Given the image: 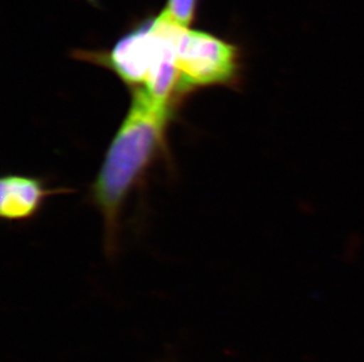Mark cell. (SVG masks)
<instances>
[{
    "mask_svg": "<svg viewBox=\"0 0 364 362\" xmlns=\"http://www.w3.org/2000/svg\"><path fill=\"white\" fill-rule=\"evenodd\" d=\"M130 94V107L91 186L93 204L103 214L107 250L112 252L124 202L152 163L168 152V126L178 112L143 93Z\"/></svg>",
    "mask_w": 364,
    "mask_h": 362,
    "instance_id": "cell-1",
    "label": "cell"
},
{
    "mask_svg": "<svg viewBox=\"0 0 364 362\" xmlns=\"http://www.w3.org/2000/svg\"><path fill=\"white\" fill-rule=\"evenodd\" d=\"M176 64L190 96L217 86L237 89L243 80L241 48L209 32L183 28Z\"/></svg>",
    "mask_w": 364,
    "mask_h": 362,
    "instance_id": "cell-2",
    "label": "cell"
},
{
    "mask_svg": "<svg viewBox=\"0 0 364 362\" xmlns=\"http://www.w3.org/2000/svg\"><path fill=\"white\" fill-rule=\"evenodd\" d=\"M65 192V188H48L41 179L33 177L3 175L0 179V216L6 221H26L37 216L48 195Z\"/></svg>",
    "mask_w": 364,
    "mask_h": 362,
    "instance_id": "cell-3",
    "label": "cell"
},
{
    "mask_svg": "<svg viewBox=\"0 0 364 362\" xmlns=\"http://www.w3.org/2000/svg\"><path fill=\"white\" fill-rule=\"evenodd\" d=\"M197 6L198 0H166L162 11L176 24L190 28L196 18Z\"/></svg>",
    "mask_w": 364,
    "mask_h": 362,
    "instance_id": "cell-4",
    "label": "cell"
}]
</instances>
